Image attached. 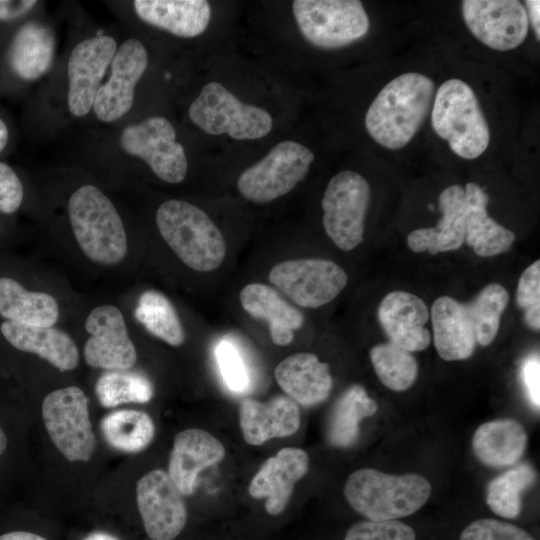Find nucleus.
<instances>
[{"instance_id": "nucleus-1", "label": "nucleus", "mask_w": 540, "mask_h": 540, "mask_svg": "<svg viewBox=\"0 0 540 540\" xmlns=\"http://www.w3.org/2000/svg\"><path fill=\"white\" fill-rule=\"evenodd\" d=\"M435 84L426 75L404 73L387 83L366 116L365 127L382 147L398 150L415 136L430 112Z\"/></svg>"}, {"instance_id": "nucleus-2", "label": "nucleus", "mask_w": 540, "mask_h": 540, "mask_svg": "<svg viewBox=\"0 0 540 540\" xmlns=\"http://www.w3.org/2000/svg\"><path fill=\"white\" fill-rule=\"evenodd\" d=\"M156 224L164 241L190 269L210 272L223 263L225 239L212 219L194 204L165 201L157 209Z\"/></svg>"}, {"instance_id": "nucleus-3", "label": "nucleus", "mask_w": 540, "mask_h": 540, "mask_svg": "<svg viewBox=\"0 0 540 540\" xmlns=\"http://www.w3.org/2000/svg\"><path fill=\"white\" fill-rule=\"evenodd\" d=\"M74 237L84 255L94 263L113 266L127 254L123 221L111 200L97 187L83 185L68 202Z\"/></svg>"}, {"instance_id": "nucleus-4", "label": "nucleus", "mask_w": 540, "mask_h": 540, "mask_svg": "<svg viewBox=\"0 0 540 540\" xmlns=\"http://www.w3.org/2000/svg\"><path fill=\"white\" fill-rule=\"evenodd\" d=\"M431 485L417 474L389 475L375 469L353 472L344 487L352 508L372 521L406 517L429 499Z\"/></svg>"}, {"instance_id": "nucleus-5", "label": "nucleus", "mask_w": 540, "mask_h": 540, "mask_svg": "<svg viewBox=\"0 0 540 540\" xmlns=\"http://www.w3.org/2000/svg\"><path fill=\"white\" fill-rule=\"evenodd\" d=\"M431 122L435 133L461 158L476 159L488 148L487 120L473 89L460 79H448L440 85L433 99Z\"/></svg>"}, {"instance_id": "nucleus-6", "label": "nucleus", "mask_w": 540, "mask_h": 540, "mask_svg": "<svg viewBox=\"0 0 540 540\" xmlns=\"http://www.w3.org/2000/svg\"><path fill=\"white\" fill-rule=\"evenodd\" d=\"M191 121L211 135L227 134L235 140H254L272 129V117L263 108L241 102L218 82L203 86L188 111Z\"/></svg>"}, {"instance_id": "nucleus-7", "label": "nucleus", "mask_w": 540, "mask_h": 540, "mask_svg": "<svg viewBox=\"0 0 540 540\" xmlns=\"http://www.w3.org/2000/svg\"><path fill=\"white\" fill-rule=\"evenodd\" d=\"M293 14L303 37L321 49H338L369 31V17L358 0H296Z\"/></svg>"}, {"instance_id": "nucleus-8", "label": "nucleus", "mask_w": 540, "mask_h": 540, "mask_svg": "<svg viewBox=\"0 0 540 540\" xmlns=\"http://www.w3.org/2000/svg\"><path fill=\"white\" fill-rule=\"evenodd\" d=\"M314 158L306 146L282 141L242 172L237 180L238 191L251 202H271L292 191L305 178Z\"/></svg>"}, {"instance_id": "nucleus-9", "label": "nucleus", "mask_w": 540, "mask_h": 540, "mask_svg": "<svg viewBox=\"0 0 540 540\" xmlns=\"http://www.w3.org/2000/svg\"><path fill=\"white\" fill-rule=\"evenodd\" d=\"M88 398L76 386L54 390L42 403L47 433L62 455L71 462L89 461L96 446L89 417Z\"/></svg>"}, {"instance_id": "nucleus-10", "label": "nucleus", "mask_w": 540, "mask_h": 540, "mask_svg": "<svg viewBox=\"0 0 540 540\" xmlns=\"http://www.w3.org/2000/svg\"><path fill=\"white\" fill-rule=\"evenodd\" d=\"M370 186L357 172L345 170L328 182L323 194V226L333 243L351 251L363 242Z\"/></svg>"}, {"instance_id": "nucleus-11", "label": "nucleus", "mask_w": 540, "mask_h": 540, "mask_svg": "<svg viewBox=\"0 0 540 540\" xmlns=\"http://www.w3.org/2000/svg\"><path fill=\"white\" fill-rule=\"evenodd\" d=\"M269 281L297 306L314 309L335 299L345 288L348 276L331 260L299 258L275 264Z\"/></svg>"}, {"instance_id": "nucleus-12", "label": "nucleus", "mask_w": 540, "mask_h": 540, "mask_svg": "<svg viewBox=\"0 0 540 540\" xmlns=\"http://www.w3.org/2000/svg\"><path fill=\"white\" fill-rule=\"evenodd\" d=\"M123 150L141 158L161 180L177 184L187 174L188 161L176 132L165 117L154 116L127 126L121 133Z\"/></svg>"}, {"instance_id": "nucleus-13", "label": "nucleus", "mask_w": 540, "mask_h": 540, "mask_svg": "<svg viewBox=\"0 0 540 540\" xmlns=\"http://www.w3.org/2000/svg\"><path fill=\"white\" fill-rule=\"evenodd\" d=\"M182 495L164 470H152L138 480L137 506L151 540H173L181 533L187 521Z\"/></svg>"}, {"instance_id": "nucleus-14", "label": "nucleus", "mask_w": 540, "mask_h": 540, "mask_svg": "<svg viewBox=\"0 0 540 540\" xmlns=\"http://www.w3.org/2000/svg\"><path fill=\"white\" fill-rule=\"evenodd\" d=\"M462 15L470 32L494 50L515 49L528 34L526 8L517 0H464Z\"/></svg>"}, {"instance_id": "nucleus-15", "label": "nucleus", "mask_w": 540, "mask_h": 540, "mask_svg": "<svg viewBox=\"0 0 540 540\" xmlns=\"http://www.w3.org/2000/svg\"><path fill=\"white\" fill-rule=\"evenodd\" d=\"M84 325L89 338L83 353L89 366L123 371L135 365L137 351L119 308L109 304L95 307Z\"/></svg>"}, {"instance_id": "nucleus-16", "label": "nucleus", "mask_w": 540, "mask_h": 540, "mask_svg": "<svg viewBox=\"0 0 540 540\" xmlns=\"http://www.w3.org/2000/svg\"><path fill=\"white\" fill-rule=\"evenodd\" d=\"M117 51L113 37L96 35L78 43L68 65V108L75 117L87 115L108 65Z\"/></svg>"}, {"instance_id": "nucleus-17", "label": "nucleus", "mask_w": 540, "mask_h": 540, "mask_svg": "<svg viewBox=\"0 0 540 540\" xmlns=\"http://www.w3.org/2000/svg\"><path fill=\"white\" fill-rule=\"evenodd\" d=\"M148 66V54L137 39L121 44L111 61L110 79L97 91L93 110L103 122H113L132 107L134 89Z\"/></svg>"}, {"instance_id": "nucleus-18", "label": "nucleus", "mask_w": 540, "mask_h": 540, "mask_svg": "<svg viewBox=\"0 0 540 540\" xmlns=\"http://www.w3.org/2000/svg\"><path fill=\"white\" fill-rule=\"evenodd\" d=\"M429 318L424 301L405 291L388 293L378 307V319L390 343L410 353L429 346L431 335L425 327Z\"/></svg>"}, {"instance_id": "nucleus-19", "label": "nucleus", "mask_w": 540, "mask_h": 540, "mask_svg": "<svg viewBox=\"0 0 540 540\" xmlns=\"http://www.w3.org/2000/svg\"><path fill=\"white\" fill-rule=\"evenodd\" d=\"M307 453L294 447L279 450L260 467L249 485L253 498H266L265 509L270 515L280 514L286 507L295 483L308 470Z\"/></svg>"}, {"instance_id": "nucleus-20", "label": "nucleus", "mask_w": 540, "mask_h": 540, "mask_svg": "<svg viewBox=\"0 0 540 540\" xmlns=\"http://www.w3.org/2000/svg\"><path fill=\"white\" fill-rule=\"evenodd\" d=\"M224 456L223 444L213 435L202 429H186L174 438L168 474L183 495H190L198 474Z\"/></svg>"}, {"instance_id": "nucleus-21", "label": "nucleus", "mask_w": 540, "mask_h": 540, "mask_svg": "<svg viewBox=\"0 0 540 540\" xmlns=\"http://www.w3.org/2000/svg\"><path fill=\"white\" fill-rule=\"evenodd\" d=\"M239 423L244 440L250 445H261L269 439L294 434L300 426V411L287 396H276L266 403L244 399L239 407Z\"/></svg>"}, {"instance_id": "nucleus-22", "label": "nucleus", "mask_w": 540, "mask_h": 540, "mask_svg": "<svg viewBox=\"0 0 540 540\" xmlns=\"http://www.w3.org/2000/svg\"><path fill=\"white\" fill-rule=\"evenodd\" d=\"M442 217L433 228H419L407 236L408 247L416 253L430 254L459 249L465 241L466 200L464 188L451 185L439 195Z\"/></svg>"}, {"instance_id": "nucleus-23", "label": "nucleus", "mask_w": 540, "mask_h": 540, "mask_svg": "<svg viewBox=\"0 0 540 540\" xmlns=\"http://www.w3.org/2000/svg\"><path fill=\"white\" fill-rule=\"evenodd\" d=\"M274 375L282 390L303 406L322 403L333 386L329 365L310 352L286 357L276 366Z\"/></svg>"}, {"instance_id": "nucleus-24", "label": "nucleus", "mask_w": 540, "mask_h": 540, "mask_svg": "<svg viewBox=\"0 0 540 540\" xmlns=\"http://www.w3.org/2000/svg\"><path fill=\"white\" fill-rule=\"evenodd\" d=\"M430 318L434 345L442 359L464 360L473 354L477 341L466 304L441 296L432 304Z\"/></svg>"}, {"instance_id": "nucleus-25", "label": "nucleus", "mask_w": 540, "mask_h": 540, "mask_svg": "<svg viewBox=\"0 0 540 540\" xmlns=\"http://www.w3.org/2000/svg\"><path fill=\"white\" fill-rule=\"evenodd\" d=\"M0 330L13 347L36 354L60 371H70L78 366V348L74 340L60 329L6 320Z\"/></svg>"}, {"instance_id": "nucleus-26", "label": "nucleus", "mask_w": 540, "mask_h": 540, "mask_svg": "<svg viewBox=\"0 0 540 540\" xmlns=\"http://www.w3.org/2000/svg\"><path fill=\"white\" fill-rule=\"evenodd\" d=\"M239 300L245 312L268 323L274 344L286 346L304 323L302 312L286 301L274 288L262 283L243 287Z\"/></svg>"}, {"instance_id": "nucleus-27", "label": "nucleus", "mask_w": 540, "mask_h": 540, "mask_svg": "<svg viewBox=\"0 0 540 540\" xmlns=\"http://www.w3.org/2000/svg\"><path fill=\"white\" fill-rule=\"evenodd\" d=\"M133 7L142 21L185 38L202 34L211 18L205 0H135Z\"/></svg>"}, {"instance_id": "nucleus-28", "label": "nucleus", "mask_w": 540, "mask_h": 540, "mask_svg": "<svg viewBox=\"0 0 540 540\" xmlns=\"http://www.w3.org/2000/svg\"><path fill=\"white\" fill-rule=\"evenodd\" d=\"M464 191L466 243L482 257H492L509 250L515 234L489 217V198L484 189L474 182H469Z\"/></svg>"}, {"instance_id": "nucleus-29", "label": "nucleus", "mask_w": 540, "mask_h": 540, "mask_svg": "<svg viewBox=\"0 0 540 540\" xmlns=\"http://www.w3.org/2000/svg\"><path fill=\"white\" fill-rule=\"evenodd\" d=\"M527 434L523 426L513 419H497L480 425L472 438L477 458L490 467L515 464L523 455Z\"/></svg>"}, {"instance_id": "nucleus-30", "label": "nucleus", "mask_w": 540, "mask_h": 540, "mask_svg": "<svg viewBox=\"0 0 540 540\" xmlns=\"http://www.w3.org/2000/svg\"><path fill=\"white\" fill-rule=\"evenodd\" d=\"M59 313L58 302L52 295L27 290L12 278L0 277V316L7 321L52 327Z\"/></svg>"}, {"instance_id": "nucleus-31", "label": "nucleus", "mask_w": 540, "mask_h": 540, "mask_svg": "<svg viewBox=\"0 0 540 540\" xmlns=\"http://www.w3.org/2000/svg\"><path fill=\"white\" fill-rule=\"evenodd\" d=\"M55 47L52 30L37 22L24 24L16 33L9 50V64L24 80H35L50 67Z\"/></svg>"}, {"instance_id": "nucleus-32", "label": "nucleus", "mask_w": 540, "mask_h": 540, "mask_svg": "<svg viewBox=\"0 0 540 540\" xmlns=\"http://www.w3.org/2000/svg\"><path fill=\"white\" fill-rule=\"evenodd\" d=\"M377 403L367 395L361 385H352L336 401L327 426L331 445L349 447L359 436L360 421L376 413Z\"/></svg>"}, {"instance_id": "nucleus-33", "label": "nucleus", "mask_w": 540, "mask_h": 540, "mask_svg": "<svg viewBox=\"0 0 540 540\" xmlns=\"http://www.w3.org/2000/svg\"><path fill=\"white\" fill-rule=\"evenodd\" d=\"M101 432L112 448L125 453H137L150 445L155 435V426L147 413L121 409L102 419Z\"/></svg>"}, {"instance_id": "nucleus-34", "label": "nucleus", "mask_w": 540, "mask_h": 540, "mask_svg": "<svg viewBox=\"0 0 540 540\" xmlns=\"http://www.w3.org/2000/svg\"><path fill=\"white\" fill-rule=\"evenodd\" d=\"M135 318L155 337L171 346L184 343L185 333L172 302L160 291L147 290L138 300Z\"/></svg>"}, {"instance_id": "nucleus-35", "label": "nucleus", "mask_w": 540, "mask_h": 540, "mask_svg": "<svg viewBox=\"0 0 540 540\" xmlns=\"http://www.w3.org/2000/svg\"><path fill=\"white\" fill-rule=\"evenodd\" d=\"M535 480L536 473L527 463L505 471L488 483L487 505L500 517L509 519L517 517L521 511V494Z\"/></svg>"}, {"instance_id": "nucleus-36", "label": "nucleus", "mask_w": 540, "mask_h": 540, "mask_svg": "<svg viewBox=\"0 0 540 540\" xmlns=\"http://www.w3.org/2000/svg\"><path fill=\"white\" fill-rule=\"evenodd\" d=\"M370 359L381 383L393 391L410 388L417 378L416 359L410 352L390 342L372 347Z\"/></svg>"}, {"instance_id": "nucleus-37", "label": "nucleus", "mask_w": 540, "mask_h": 540, "mask_svg": "<svg viewBox=\"0 0 540 540\" xmlns=\"http://www.w3.org/2000/svg\"><path fill=\"white\" fill-rule=\"evenodd\" d=\"M96 395L104 407H116L124 403H146L153 396L150 380L141 373L109 371L104 373L95 386Z\"/></svg>"}, {"instance_id": "nucleus-38", "label": "nucleus", "mask_w": 540, "mask_h": 540, "mask_svg": "<svg viewBox=\"0 0 540 540\" xmlns=\"http://www.w3.org/2000/svg\"><path fill=\"white\" fill-rule=\"evenodd\" d=\"M508 302V291L498 283H491L484 287L471 303L466 304L476 341L480 345L488 346L495 339L501 315Z\"/></svg>"}, {"instance_id": "nucleus-39", "label": "nucleus", "mask_w": 540, "mask_h": 540, "mask_svg": "<svg viewBox=\"0 0 540 540\" xmlns=\"http://www.w3.org/2000/svg\"><path fill=\"white\" fill-rule=\"evenodd\" d=\"M215 357L226 386L234 393H245L250 386V374L241 352L223 340L216 346Z\"/></svg>"}, {"instance_id": "nucleus-40", "label": "nucleus", "mask_w": 540, "mask_h": 540, "mask_svg": "<svg viewBox=\"0 0 540 540\" xmlns=\"http://www.w3.org/2000/svg\"><path fill=\"white\" fill-rule=\"evenodd\" d=\"M516 301L525 311V321L534 330L540 328V262L534 261L520 276Z\"/></svg>"}, {"instance_id": "nucleus-41", "label": "nucleus", "mask_w": 540, "mask_h": 540, "mask_svg": "<svg viewBox=\"0 0 540 540\" xmlns=\"http://www.w3.org/2000/svg\"><path fill=\"white\" fill-rule=\"evenodd\" d=\"M414 530L396 520L361 521L349 528L344 540H415Z\"/></svg>"}, {"instance_id": "nucleus-42", "label": "nucleus", "mask_w": 540, "mask_h": 540, "mask_svg": "<svg viewBox=\"0 0 540 540\" xmlns=\"http://www.w3.org/2000/svg\"><path fill=\"white\" fill-rule=\"evenodd\" d=\"M460 540H534L520 527L495 520L479 519L469 524L461 533Z\"/></svg>"}, {"instance_id": "nucleus-43", "label": "nucleus", "mask_w": 540, "mask_h": 540, "mask_svg": "<svg viewBox=\"0 0 540 540\" xmlns=\"http://www.w3.org/2000/svg\"><path fill=\"white\" fill-rule=\"evenodd\" d=\"M23 186L13 169L0 162V211L11 214L21 205Z\"/></svg>"}, {"instance_id": "nucleus-44", "label": "nucleus", "mask_w": 540, "mask_h": 540, "mask_svg": "<svg viewBox=\"0 0 540 540\" xmlns=\"http://www.w3.org/2000/svg\"><path fill=\"white\" fill-rule=\"evenodd\" d=\"M521 378L527 397L535 409L540 406V359L539 354L528 356L521 366Z\"/></svg>"}, {"instance_id": "nucleus-45", "label": "nucleus", "mask_w": 540, "mask_h": 540, "mask_svg": "<svg viewBox=\"0 0 540 540\" xmlns=\"http://www.w3.org/2000/svg\"><path fill=\"white\" fill-rule=\"evenodd\" d=\"M35 0H0V20L9 21L27 13L34 5Z\"/></svg>"}, {"instance_id": "nucleus-46", "label": "nucleus", "mask_w": 540, "mask_h": 540, "mask_svg": "<svg viewBox=\"0 0 540 540\" xmlns=\"http://www.w3.org/2000/svg\"><path fill=\"white\" fill-rule=\"evenodd\" d=\"M526 7H527V16L528 21L530 20V23L534 29L535 35L537 40L540 39V1L539 0H527L526 1Z\"/></svg>"}, {"instance_id": "nucleus-47", "label": "nucleus", "mask_w": 540, "mask_h": 540, "mask_svg": "<svg viewBox=\"0 0 540 540\" xmlns=\"http://www.w3.org/2000/svg\"><path fill=\"white\" fill-rule=\"evenodd\" d=\"M0 540H47L44 537L25 531H13L0 535Z\"/></svg>"}, {"instance_id": "nucleus-48", "label": "nucleus", "mask_w": 540, "mask_h": 540, "mask_svg": "<svg viewBox=\"0 0 540 540\" xmlns=\"http://www.w3.org/2000/svg\"><path fill=\"white\" fill-rule=\"evenodd\" d=\"M83 540H118V538L109 533L99 531L87 535Z\"/></svg>"}, {"instance_id": "nucleus-49", "label": "nucleus", "mask_w": 540, "mask_h": 540, "mask_svg": "<svg viewBox=\"0 0 540 540\" xmlns=\"http://www.w3.org/2000/svg\"><path fill=\"white\" fill-rule=\"evenodd\" d=\"M8 141V128L0 119V152L5 148Z\"/></svg>"}, {"instance_id": "nucleus-50", "label": "nucleus", "mask_w": 540, "mask_h": 540, "mask_svg": "<svg viewBox=\"0 0 540 540\" xmlns=\"http://www.w3.org/2000/svg\"><path fill=\"white\" fill-rule=\"evenodd\" d=\"M7 447V437L0 427V456L5 452Z\"/></svg>"}]
</instances>
